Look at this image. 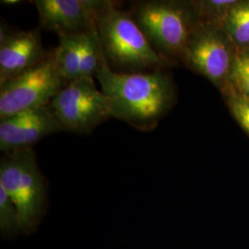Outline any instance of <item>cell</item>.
Instances as JSON below:
<instances>
[{"label":"cell","mask_w":249,"mask_h":249,"mask_svg":"<svg viewBox=\"0 0 249 249\" xmlns=\"http://www.w3.org/2000/svg\"><path fill=\"white\" fill-rule=\"evenodd\" d=\"M96 78L111 117L138 130H152L174 103L173 84L160 71L130 74L114 71L104 55Z\"/></svg>","instance_id":"6da1fadb"},{"label":"cell","mask_w":249,"mask_h":249,"mask_svg":"<svg viewBox=\"0 0 249 249\" xmlns=\"http://www.w3.org/2000/svg\"><path fill=\"white\" fill-rule=\"evenodd\" d=\"M96 28L108 66L120 73L160 71L167 65L151 47L131 13L110 1L96 16Z\"/></svg>","instance_id":"7a4b0ae2"},{"label":"cell","mask_w":249,"mask_h":249,"mask_svg":"<svg viewBox=\"0 0 249 249\" xmlns=\"http://www.w3.org/2000/svg\"><path fill=\"white\" fill-rule=\"evenodd\" d=\"M0 186L18 210L22 232L35 231L45 213L47 192L33 148L4 153Z\"/></svg>","instance_id":"3957f363"},{"label":"cell","mask_w":249,"mask_h":249,"mask_svg":"<svg viewBox=\"0 0 249 249\" xmlns=\"http://www.w3.org/2000/svg\"><path fill=\"white\" fill-rule=\"evenodd\" d=\"M151 47L165 61L180 57L197 24L196 7L189 9L176 2L138 1L129 10Z\"/></svg>","instance_id":"277c9868"},{"label":"cell","mask_w":249,"mask_h":249,"mask_svg":"<svg viewBox=\"0 0 249 249\" xmlns=\"http://www.w3.org/2000/svg\"><path fill=\"white\" fill-rule=\"evenodd\" d=\"M65 85L53 49L49 50L41 62L0 84V120L48 106Z\"/></svg>","instance_id":"5b68a950"},{"label":"cell","mask_w":249,"mask_h":249,"mask_svg":"<svg viewBox=\"0 0 249 249\" xmlns=\"http://www.w3.org/2000/svg\"><path fill=\"white\" fill-rule=\"evenodd\" d=\"M50 107L64 131L72 133H91L111 117L107 99L93 78L81 77L68 83L51 101Z\"/></svg>","instance_id":"8992f818"},{"label":"cell","mask_w":249,"mask_h":249,"mask_svg":"<svg viewBox=\"0 0 249 249\" xmlns=\"http://www.w3.org/2000/svg\"><path fill=\"white\" fill-rule=\"evenodd\" d=\"M108 0H36L40 26L59 37L79 35L96 27V16Z\"/></svg>","instance_id":"52a82bcc"},{"label":"cell","mask_w":249,"mask_h":249,"mask_svg":"<svg viewBox=\"0 0 249 249\" xmlns=\"http://www.w3.org/2000/svg\"><path fill=\"white\" fill-rule=\"evenodd\" d=\"M182 59L187 67L214 83H221L231 72V56L223 39L202 21H198L188 39Z\"/></svg>","instance_id":"ba28073f"},{"label":"cell","mask_w":249,"mask_h":249,"mask_svg":"<svg viewBox=\"0 0 249 249\" xmlns=\"http://www.w3.org/2000/svg\"><path fill=\"white\" fill-rule=\"evenodd\" d=\"M64 131L50 104L0 120V151L4 153L33 148L51 134Z\"/></svg>","instance_id":"9c48e42d"},{"label":"cell","mask_w":249,"mask_h":249,"mask_svg":"<svg viewBox=\"0 0 249 249\" xmlns=\"http://www.w3.org/2000/svg\"><path fill=\"white\" fill-rule=\"evenodd\" d=\"M48 53L40 32L9 30L0 27V84L10 80L41 62Z\"/></svg>","instance_id":"30bf717a"},{"label":"cell","mask_w":249,"mask_h":249,"mask_svg":"<svg viewBox=\"0 0 249 249\" xmlns=\"http://www.w3.org/2000/svg\"><path fill=\"white\" fill-rule=\"evenodd\" d=\"M82 34L59 37V44L53 48L56 67L67 84L81 78L80 62Z\"/></svg>","instance_id":"8fae6325"},{"label":"cell","mask_w":249,"mask_h":249,"mask_svg":"<svg viewBox=\"0 0 249 249\" xmlns=\"http://www.w3.org/2000/svg\"><path fill=\"white\" fill-rule=\"evenodd\" d=\"M104 57L97 28L83 33L81 36L80 74L85 78H96Z\"/></svg>","instance_id":"7c38bea8"},{"label":"cell","mask_w":249,"mask_h":249,"mask_svg":"<svg viewBox=\"0 0 249 249\" xmlns=\"http://www.w3.org/2000/svg\"><path fill=\"white\" fill-rule=\"evenodd\" d=\"M226 27L238 45H249V2H236L229 9Z\"/></svg>","instance_id":"4fadbf2b"},{"label":"cell","mask_w":249,"mask_h":249,"mask_svg":"<svg viewBox=\"0 0 249 249\" xmlns=\"http://www.w3.org/2000/svg\"><path fill=\"white\" fill-rule=\"evenodd\" d=\"M0 230L3 236L12 237L22 231L18 210L4 188L0 186Z\"/></svg>","instance_id":"5bb4252c"},{"label":"cell","mask_w":249,"mask_h":249,"mask_svg":"<svg viewBox=\"0 0 249 249\" xmlns=\"http://www.w3.org/2000/svg\"><path fill=\"white\" fill-rule=\"evenodd\" d=\"M230 79L234 89L249 96V52L236 54L231 64Z\"/></svg>","instance_id":"9a60e30c"},{"label":"cell","mask_w":249,"mask_h":249,"mask_svg":"<svg viewBox=\"0 0 249 249\" xmlns=\"http://www.w3.org/2000/svg\"><path fill=\"white\" fill-rule=\"evenodd\" d=\"M229 92L228 105L231 114L241 126L249 133V96L241 93L234 88Z\"/></svg>","instance_id":"2e32d148"},{"label":"cell","mask_w":249,"mask_h":249,"mask_svg":"<svg viewBox=\"0 0 249 249\" xmlns=\"http://www.w3.org/2000/svg\"><path fill=\"white\" fill-rule=\"evenodd\" d=\"M1 3L5 6H14V5H18L20 3V1H18V0H4V1H1Z\"/></svg>","instance_id":"e0dca14e"}]
</instances>
